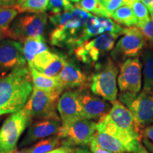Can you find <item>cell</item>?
Masks as SVG:
<instances>
[{"label": "cell", "instance_id": "obj_10", "mask_svg": "<svg viewBox=\"0 0 153 153\" xmlns=\"http://www.w3.org/2000/svg\"><path fill=\"white\" fill-rule=\"evenodd\" d=\"M119 36L116 33L101 34L74 48L73 53L82 62L93 64L97 62L101 56L112 51Z\"/></svg>", "mask_w": 153, "mask_h": 153}, {"label": "cell", "instance_id": "obj_11", "mask_svg": "<svg viewBox=\"0 0 153 153\" xmlns=\"http://www.w3.org/2000/svg\"><path fill=\"white\" fill-rule=\"evenodd\" d=\"M97 125V123L91 120L80 119L67 127L61 126L57 135L62 146H85L93 140Z\"/></svg>", "mask_w": 153, "mask_h": 153}, {"label": "cell", "instance_id": "obj_37", "mask_svg": "<svg viewBox=\"0 0 153 153\" xmlns=\"http://www.w3.org/2000/svg\"><path fill=\"white\" fill-rule=\"evenodd\" d=\"M141 1L147 7L150 13V17L153 19V0H141Z\"/></svg>", "mask_w": 153, "mask_h": 153}, {"label": "cell", "instance_id": "obj_4", "mask_svg": "<svg viewBox=\"0 0 153 153\" xmlns=\"http://www.w3.org/2000/svg\"><path fill=\"white\" fill-rule=\"evenodd\" d=\"M97 68V71L89 79L91 92L104 100L114 102L116 101L118 96V67L114 61L108 57L104 65Z\"/></svg>", "mask_w": 153, "mask_h": 153}, {"label": "cell", "instance_id": "obj_26", "mask_svg": "<svg viewBox=\"0 0 153 153\" xmlns=\"http://www.w3.org/2000/svg\"><path fill=\"white\" fill-rule=\"evenodd\" d=\"M49 0H26L22 5L14 7L18 12L22 13H45L48 9Z\"/></svg>", "mask_w": 153, "mask_h": 153}, {"label": "cell", "instance_id": "obj_46", "mask_svg": "<svg viewBox=\"0 0 153 153\" xmlns=\"http://www.w3.org/2000/svg\"></svg>", "mask_w": 153, "mask_h": 153}, {"label": "cell", "instance_id": "obj_16", "mask_svg": "<svg viewBox=\"0 0 153 153\" xmlns=\"http://www.w3.org/2000/svg\"><path fill=\"white\" fill-rule=\"evenodd\" d=\"M62 123L61 120L41 119L30 123L27 133L21 142L20 148L26 147L41 140L57 135Z\"/></svg>", "mask_w": 153, "mask_h": 153}, {"label": "cell", "instance_id": "obj_36", "mask_svg": "<svg viewBox=\"0 0 153 153\" xmlns=\"http://www.w3.org/2000/svg\"><path fill=\"white\" fill-rule=\"evenodd\" d=\"M17 0H0V7L5 8L14 7L16 5Z\"/></svg>", "mask_w": 153, "mask_h": 153}, {"label": "cell", "instance_id": "obj_40", "mask_svg": "<svg viewBox=\"0 0 153 153\" xmlns=\"http://www.w3.org/2000/svg\"><path fill=\"white\" fill-rule=\"evenodd\" d=\"M135 153H150V152L147 150L146 148L144 146V145H142L141 143H140L138 150Z\"/></svg>", "mask_w": 153, "mask_h": 153}, {"label": "cell", "instance_id": "obj_31", "mask_svg": "<svg viewBox=\"0 0 153 153\" xmlns=\"http://www.w3.org/2000/svg\"><path fill=\"white\" fill-rule=\"evenodd\" d=\"M101 3L105 9L112 16V14L123 6H128L131 7L133 4L132 0H101Z\"/></svg>", "mask_w": 153, "mask_h": 153}, {"label": "cell", "instance_id": "obj_41", "mask_svg": "<svg viewBox=\"0 0 153 153\" xmlns=\"http://www.w3.org/2000/svg\"><path fill=\"white\" fill-rule=\"evenodd\" d=\"M74 153H93L91 151H89L87 148H79L74 150Z\"/></svg>", "mask_w": 153, "mask_h": 153}, {"label": "cell", "instance_id": "obj_15", "mask_svg": "<svg viewBox=\"0 0 153 153\" xmlns=\"http://www.w3.org/2000/svg\"><path fill=\"white\" fill-rule=\"evenodd\" d=\"M79 96L83 119L100 120L111 108L108 101L91 93L87 87L79 89Z\"/></svg>", "mask_w": 153, "mask_h": 153}, {"label": "cell", "instance_id": "obj_25", "mask_svg": "<svg viewBox=\"0 0 153 153\" xmlns=\"http://www.w3.org/2000/svg\"><path fill=\"white\" fill-rule=\"evenodd\" d=\"M75 7L99 17L111 18L108 11L103 6L101 0H81Z\"/></svg>", "mask_w": 153, "mask_h": 153}, {"label": "cell", "instance_id": "obj_9", "mask_svg": "<svg viewBox=\"0 0 153 153\" xmlns=\"http://www.w3.org/2000/svg\"><path fill=\"white\" fill-rule=\"evenodd\" d=\"M145 45V38L138 27L124 28L123 36L111 51V57L121 64L127 59L138 57Z\"/></svg>", "mask_w": 153, "mask_h": 153}, {"label": "cell", "instance_id": "obj_6", "mask_svg": "<svg viewBox=\"0 0 153 153\" xmlns=\"http://www.w3.org/2000/svg\"><path fill=\"white\" fill-rule=\"evenodd\" d=\"M31 118L24 108L11 114L0 128V153H11L16 150L21 135L30 123Z\"/></svg>", "mask_w": 153, "mask_h": 153}, {"label": "cell", "instance_id": "obj_32", "mask_svg": "<svg viewBox=\"0 0 153 153\" xmlns=\"http://www.w3.org/2000/svg\"><path fill=\"white\" fill-rule=\"evenodd\" d=\"M147 39L151 43H153V19L151 18L149 22L137 26Z\"/></svg>", "mask_w": 153, "mask_h": 153}, {"label": "cell", "instance_id": "obj_19", "mask_svg": "<svg viewBox=\"0 0 153 153\" xmlns=\"http://www.w3.org/2000/svg\"><path fill=\"white\" fill-rule=\"evenodd\" d=\"M56 77L64 89L87 87L89 79L74 62L66 60L62 71Z\"/></svg>", "mask_w": 153, "mask_h": 153}, {"label": "cell", "instance_id": "obj_5", "mask_svg": "<svg viewBox=\"0 0 153 153\" xmlns=\"http://www.w3.org/2000/svg\"><path fill=\"white\" fill-rule=\"evenodd\" d=\"M119 101L133 115L140 128L153 124V92L143 89L139 93L120 92Z\"/></svg>", "mask_w": 153, "mask_h": 153}, {"label": "cell", "instance_id": "obj_38", "mask_svg": "<svg viewBox=\"0 0 153 153\" xmlns=\"http://www.w3.org/2000/svg\"><path fill=\"white\" fill-rule=\"evenodd\" d=\"M6 38H11L10 28H7V29H0V41L6 39Z\"/></svg>", "mask_w": 153, "mask_h": 153}, {"label": "cell", "instance_id": "obj_14", "mask_svg": "<svg viewBox=\"0 0 153 153\" xmlns=\"http://www.w3.org/2000/svg\"><path fill=\"white\" fill-rule=\"evenodd\" d=\"M57 111L62 123V127H67L82 118V107L79 101V89H68L59 98Z\"/></svg>", "mask_w": 153, "mask_h": 153}, {"label": "cell", "instance_id": "obj_39", "mask_svg": "<svg viewBox=\"0 0 153 153\" xmlns=\"http://www.w3.org/2000/svg\"><path fill=\"white\" fill-rule=\"evenodd\" d=\"M143 143L144 146L150 152V153H153V143L145 137L143 138Z\"/></svg>", "mask_w": 153, "mask_h": 153}, {"label": "cell", "instance_id": "obj_45", "mask_svg": "<svg viewBox=\"0 0 153 153\" xmlns=\"http://www.w3.org/2000/svg\"><path fill=\"white\" fill-rule=\"evenodd\" d=\"M133 1H141V0H133Z\"/></svg>", "mask_w": 153, "mask_h": 153}, {"label": "cell", "instance_id": "obj_7", "mask_svg": "<svg viewBox=\"0 0 153 153\" xmlns=\"http://www.w3.org/2000/svg\"><path fill=\"white\" fill-rule=\"evenodd\" d=\"M60 97L58 94L33 87L29 99L23 108L31 119L60 120L57 113V103Z\"/></svg>", "mask_w": 153, "mask_h": 153}, {"label": "cell", "instance_id": "obj_29", "mask_svg": "<svg viewBox=\"0 0 153 153\" xmlns=\"http://www.w3.org/2000/svg\"><path fill=\"white\" fill-rule=\"evenodd\" d=\"M131 8L135 13L137 22H138L137 27L150 20L151 17L150 16V13H149L147 7L141 1H134L131 6Z\"/></svg>", "mask_w": 153, "mask_h": 153}, {"label": "cell", "instance_id": "obj_42", "mask_svg": "<svg viewBox=\"0 0 153 153\" xmlns=\"http://www.w3.org/2000/svg\"><path fill=\"white\" fill-rule=\"evenodd\" d=\"M11 153H30L29 149L28 148H24L22 149V150H19V151H16V152H13Z\"/></svg>", "mask_w": 153, "mask_h": 153}, {"label": "cell", "instance_id": "obj_17", "mask_svg": "<svg viewBox=\"0 0 153 153\" xmlns=\"http://www.w3.org/2000/svg\"><path fill=\"white\" fill-rule=\"evenodd\" d=\"M66 60L65 55L48 50L36 55L28 66L45 75L56 77L62 71Z\"/></svg>", "mask_w": 153, "mask_h": 153}, {"label": "cell", "instance_id": "obj_3", "mask_svg": "<svg viewBox=\"0 0 153 153\" xmlns=\"http://www.w3.org/2000/svg\"><path fill=\"white\" fill-rule=\"evenodd\" d=\"M94 140L111 152L135 153L138 150L140 138L120 128L107 114L99 120Z\"/></svg>", "mask_w": 153, "mask_h": 153}, {"label": "cell", "instance_id": "obj_2", "mask_svg": "<svg viewBox=\"0 0 153 153\" xmlns=\"http://www.w3.org/2000/svg\"><path fill=\"white\" fill-rule=\"evenodd\" d=\"M92 15L75 6L61 14H51L49 19L55 28L50 33V43L72 50L81 45L84 28Z\"/></svg>", "mask_w": 153, "mask_h": 153}, {"label": "cell", "instance_id": "obj_44", "mask_svg": "<svg viewBox=\"0 0 153 153\" xmlns=\"http://www.w3.org/2000/svg\"><path fill=\"white\" fill-rule=\"evenodd\" d=\"M70 1H72V2H74V3H78V2H79L80 1H81V0H70Z\"/></svg>", "mask_w": 153, "mask_h": 153}, {"label": "cell", "instance_id": "obj_12", "mask_svg": "<svg viewBox=\"0 0 153 153\" xmlns=\"http://www.w3.org/2000/svg\"><path fill=\"white\" fill-rule=\"evenodd\" d=\"M27 63L22 43L13 39L0 41V76L16 69L26 67Z\"/></svg>", "mask_w": 153, "mask_h": 153}, {"label": "cell", "instance_id": "obj_28", "mask_svg": "<svg viewBox=\"0 0 153 153\" xmlns=\"http://www.w3.org/2000/svg\"><path fill=\"white\" fill-rule=\"evenodd\" d=\"M18 11L14 7L5 8L0 7V29L10 28L14 19L18 16Z\"/></svg>", "mask_w": 153, "mask_h": 153}, {"label": "cell", "instance_id": "obj_20", "mask_svg": "<svg viewBox=\"0 0 153 153\" xmlns=\"http://www.w3.org/2000/svg\"><path fill=\"white\" fill-rule=\"evenodd\" d=\"M31 72L33 87L61 96L64 89L57 77H51L39 72L36 69L29 67Z\"/></svg>", "mask_w": 153, "mask_h": 153}, {"label": "cell", "instance_id": "obj_18", "mask_svg": "<svg viewBox=\"0 0 153 153\" xmlns=\"http://www.w3.org/2000/svg\"><path fill=\"white\" fill-rule=\"evenodd\" d=\"M108 116L120 128L140 138V127L128 108L119 101L112 102Z\"/></svg>", "mask_w": 153, "mask_h": 153}, {"label": "cell", "instance_id": "obj_34", "mask_svg": "<svg viewBox=\"0 0 153 153\" xmlns=\"http://www.w3.org/2000/svg\"><path fill=\"white\" fill-rule=\"evenodd\" d=\"M143 135L144 137L150 140L153 143V124L145 128L143 131Z\"/></svg>", "mask_w": 153, "mask_h": 153}, {"label": "cell", "instance_id": "obj_21", "mask_svg": "<svg viewBox=\"0 0 153 153\" xmlns=\"http://www.w3.org/2000/svg\"><path fill=\"white\" fill-rule=\"evenodd\" d=\"M46 51H48V47L43 36L30 38L23 43V51L28 65L31 63L36 55Z\"/></svg>", "mask_w": 153, "mask_h": 153}, {"label": "cell", "instance_id": "obj_30", "mask_svg": "<svg viewBox=\"0 0 153 153\" xmlns=\"http://www.w3.org/2000/svg\"><path fill=\"white\" fill-rule=\"evenodd\" d=\"M74 6L70 0H49L48 9L51 14H58L72 9Z\"/></svg>", "mask_w": 153, "mask_h": 153}, {"label": "cell", "instance_id": "obj_24", "mask_svg": "<svg viewBox=\"0 0 153 153\" xmlns=\"http://www.w3.org/2000/svg\"><path fill=\"white\" fill-rule=\"evenodd\" d=\"M105 33L104 27L101 22L100 17L92 15L87 21L82 36V43L89 41V38L100 36Z\"/></svg>", "mask_w": 153, "mask_h": 153}, {"label": "cell", "instance_id": "obj_1", "mask_svg": "<svg viewBox=\"0 0 153 153\" xmlns=\"http://www.w3.org/2000/svg\"><path fill=\"white\" fill-rule=\"evenodd\" d=\"M33 89L29 66L16 69L0 76V116L22 109Z\"/></svg>", "mask_w": 153, "mask_h": 153}, {"label": "cell", "instance_id": "obj_27", "mask_svg": "<svg viewBox=\"0 0 153 153\" xmlns=\"http://www.w3.org/2000/svg\"><path fill=\"white\" fill-rule=\"evenodd\" d=\"M60 144V140L56 135L38 141L28 149L30 153H48L55 150Z\"/></svg>", "mask_w": 153, "mask_h": 153}, {"label": "cell", "instance_id": "obj_33", "mask_svg": "<svg viewBox=\"0 0 153 153\" xmlns=\"http://www.w3.org/2000/svg\"><path fill=\"white\" fill-rule=\"evenodd\" d=\"M89 147H90L91 151L93 153H115L111 151L106 150V149L103 148L102 147H101L98 143H97L94 140H91V142L89 144Z\"/></svg>", "mask_w": 153, "mask_h": 153}, {"label": "cell", "instance_id": "obj_35", "mask_svg": "<svg viewBox=\"0 0 153 153\" xmlns=\"http://www.w3.org/2000/svg\"><path fill=\"white\" fill-rule=\"evenodd\" d=\"M74 150H74V148L72 147L62 146L55 149L48 153H74Z\"/></svg>", "mask_w": 153, "mask_h": 153}, {"label": "cell", "instance_id": "obj_23", "mask_svg": "<svg viewBox=\"0 0 153 153\" xmlns=\"http://www.w3.org/2000/svg\"><path fill=\"white\" fill-rule=\"evenodd\" d=\"M143 89L153 92V52L147 51L143 53Z\"/></svg>", "mask_w": 153, "mask_h": 153}, {"label": "cell", "instance_id": "obj_43", "mask_svg": "<svg viewBox=\"0 0 153 153\" xmlns=\"http://www.w3.org/2000/svg\"><path fill=\"white\" fill-rule=\"evenodd\" d=\"M26 1V0H17L16 5H15L14 7H19V6L22 5L23 4H24Z\"/></svg>", "mask_w": 153, "mask_h": 153}, {"label": "cell", "instance_id": "obj_13", "mask_svg": "<svg viewBox=\"0 0 153 153\" xmlns=\"http://www.w3.org/2000/svg\"><path fill=\"white\" fill-rule=\"evenodd\" d=\"M118 85L120 92L139 93L142 87V64L138 57L127 59L120 64Z\"/></svg>", "mask_w": 153, "mask_h": 153}, {"label": "cell", "instance_id": "obj_22", "mask_svg": "<svg viewBox=\"0 0 153 153\" xmlns=\"http://www.w3.org/2000/svg\"><path fill=\"white\" fill-rule=\"evenodd\" d=\"M111 18L115 22L125 26L127 28L135 27L138 24L135 13L131 7L128 6H123L118 9L112 14Z\"/></svg>", "mask_w": 153, "mask_h": 153}, {"label": "cell", "instance_id": "obj_8", "mask_svg": "<svg viewBox=\"0 0 153 153\" xmlns=\"http://www.w3.org/2000/svg\"><path fill=\"white\" fill-rule=\"evenodd\" d=\"M45 13H24L19 15L11 24V39L24 43L30 38L42 36L48 23Z\"/></svg>", "mask_w": 153, "mask_h": 153}, {"label": "cell", "instance_id": "obj_47", "mask_svg": "<svg viewBox=\"0 0 153 153\" xmlns=\"http://www.w3.org/2000/svg\"></svg>", "mask_w": 153, "mask_h": 153}]
</instances>
